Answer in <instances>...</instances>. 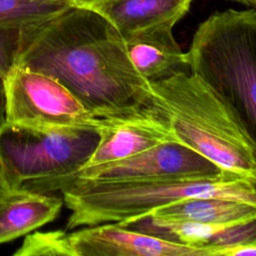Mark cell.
Segmentation results:
<instances>
[{
    "instance_id": "cell-1",
    "label": "cell",
    "mask_w": 256,
    "mask_h": 256,
    "mask_svg": "<svg viewBox=\"0 0 256 256\" xmlns=\"http://www.w3.org/2000/svg\"><path fill=\"white\" fill-rule=\"evenodd\" d=\"M14 64L55 78L96 117L126 114L150 102L149 81L131 63L124 38L88 7L71 6L20 29Z\"/></svg>"
},
{
    "instance_id": "cell-2",
    "label": "cell",
    "mask_w": 256,
    "mask_h": 256,
    "mask_svg": "<svg viewBox=\"0 0 256 256\" xmlns=\"http://www.w3.org/2000/svg\"><path fill=\"white\" fill-rule=\"evenodd\" d=\"M150 102L178 142L223 170L256 177V144L231 108L200 77L179 71L149 82Z\"/></svg>"
},
{
    "instance_id": "cell-3",
    "label": "cell",
    "mask_w": 256,
    "mask_h": 256,
    "mask_svg": "<svg viewBox=\"0 0 256 256\" xmlns=\"http://www.w3.org/2000/svg\"><path fill=\"white\" fill-rule=\"evenodd\" d=\"M59 191L71 211L66 231L135 220L161 206L195 197L228 198L256 205V177L228 170L210 177L148 182H97L73 177Z\"/></svg>"
},
{
    "instance_id": "cell-4",
    "label": "cell",
    "mask_w": 256,
    "mask_h": 256,
    "mask_svg": "<svg viewBox=\"0 0 256 256\" xmlns=\"http://www.w3.org/2000/svg\"><path fill=\"white\" fill-rule=\"evenodd\" d=\"M186 64L225 101L256 144V10L227 9L208 17L194 33Z\"/></svg>"
},
{
    "instance_id": "cell-5",
    "label": "cell",
    "mask_w": 256,
    "mask_h": 256,
    "mask_svg": "<svg viewBox=\"0 0 256 256\" xmlns=\"http://www.w3.org/2000/svg\"><path fill=\"white\" fill-rule=\"evenodd\" d=\"M100 141L97 126L0 124V186L54 192L75 175Z\"/></svg>"
},
{
    "instance_id": "cell-6",
    "label": "cell",
    "mask_w": 256,
    "mask_h": 256,
    "mask_svg": "<svg viewBox=\"0 0 256 256\" xmlns=\"http://www.w3.org/2000/svg\"><path fill=\"white\" fill-rule=\"evenodd\" d=\"M5 121L46 126H97L90 112L55 78L13 64L3 79Z\"/></svg>"
},
{
    "instance_id": "cell-7",
    "label": "cell",
    "mask_w": 256,
    "mask_h": 256,
    "mask_svg": "<svg viewBox=\"0 0 256 256\" xmlns=\"http://www.w3.org/2000/svg\"><path fill=\"white\" fill-rule=\"evenodd\" d=\"M222 171L223 169L190 147L170 141L124 159L84 166L70 178L97 182H148L210 177L219 175Z\"/></svg>"
},
{
    "instance_id": "cell-8",
    "label": "cell",
    "mask_w": 256,
    "mask_h": 256,
    "mask_svg": "<svg viewBox=\"0 0 256 256\" xmlns=\"http://www.w3.org/2000/svg\"><path fill=\"white\" fill-rule=\"evenodd\" d=\"M65 256H216L212 249L171 242L118 222L64 234Z\"/></svg>"
},
{
    "instance_id": "cell-9",
    "label": "cell",
    "mask_w": 256,
    "mask_h": 256,
    "mask_svg": "<svg viewBox=\"0 0 256 256\" xmlns=\"http://www.w3.org/2000/svg\"><path fill=\"white\" fill-rule=\"evenodd\" d=\"M98 118L100 141L85 166L124 159L165 142H178L166 119L150 104L126 114Z\"/></svg>"
},
{
    "instance_id": "cell-10",
    "label": "cell",
    "mask_w": 256,
    "mask_h": 256,
    "mask_svg": "<svg viewBox=\"0 0 256 256\" xmlns=\"http://www.w3.org/2000/svg\"><path fill=\"white\" fill-rule=\"evenodd\" d=\"M118 223L171 242L212 249L216 256H221L226 248L256 240V217L226 224H205L165 220L147 215Z\"/></svg>"
},
{
    "instance_id": "cell-11",
    "label": "cell",
    "mask_w": 256,
    "mask_h": 256,
    "mask_svg": "<svg viewBox=\"0 0 256 256\" xmlns=\"http://www.w3.org/2000/svg\"><path fill=\"white\" fill-rule=\"evenodd\" d=\"M174 25L165 23L125 40L131 63L149 82L164 79L179 71H188L186 53L173 36Z\"/></svg>"
},
{
    "instance_id": "cell-12",
    "label": "cell",
    "mask_w": 256,
    "mask_h": 256,
    "mask_svg": "<svg viewBox=\"0 0 256 256\" xmlns=\"http://www.w3.org/2000/svg\"><path fill=\"white\" fill-rule=\"evenodd\" d=\"M62 205L55 195L0 186V244L53 221Z\"/></svg>"
},
{
    "instance_id": "cell-13",
    "label": "cell",
    "mask_w": 256,
    "mask_h": 256,
    "mask_svg": "<svg viewBox=\"0 0 256 256\" xmlns=\"http://www.w3.org/2000/svg\"><path fill=\"white\" fill-rule=\"evenodd\" d=\"M192 0H109L91 9L108 19L124 40L165 24H176L190 8Z\"/></svg>"
},
{
    "instance_id": "cell-14",
    "label": "cell",
    "mask_w": 256,
    "mask_h": 256,
    "mask_svg": "<svg viewBox=\"0 0 256 256\" xmlns=\"http://www.w3.org/2000/svg\"><path fill=\"white\" fill-rule=\"evenodd\" d=\"M149 215L165 220L226 224L255 218L256 205L228 198L195 197L161 206Z\"/></svg>"
},
{
    "instance_id": "cell-15",
    "label": "cell",
    "mask_w": 256,
    "mask_h": 256,
    "mask_svg": "<svg viewBox=\"0 0 256 256\" xmlns=\"http://www.w3.org/2000/svg\"><path fill=\"white\" fill-rule=\"evenodd\" d=\"M74 6L70 0H0V27L22 29Z\"/></svg>"
},
{
    "instance_id": "cell-16",
    "label": "cell",
    "mask_w": 256,
    "mask_h": 256,
    "mask_svg": "<svg viewBox=\"0 0 256 256\" xmlns=\"http://www.w3.org/2000/svg\"><path fill=\"white\" fill-rule=\"evenodd\" d=\"M19 29L0 27V78L4 79L14 64L19 39Z\"/></svg>"
},
{
    "instance_id": "cell-17",
    "label": "cell",
    "mask_w": 256,
    "mask_h": 256,
    "mask_svg": "<svg viewBox=\"0 0 256 256\" xmlns=\"http://www.w3.org/2000/svg\"><path fill=\"white\" fill-rule=\"evenodd\" d=\"M256 240L236 246L226 248L222 251L221 256H255Z\"/></svg>"
},
{
    "instance_id": "cell-18",
    "label": "cell",
    "mask_w": 256,
    "mask_h": 256,
    "mask_svg": "<svg viewBox=\"0 0 256 256\" xmlns=\"http://www.w3.org/2000/svg\"><path fill=\"white\" fill-rule=\"evenodd\" d=\"M5 122V91L3 79L0 78V124Z\"/></svg>"
},
{
    "instance_id": "cell-19",
    "label": "cell",
    "mask_w": 256,
    "mask_h": 256,
    "mask_svg": "<svg viewBox=\"0 0 256 256\" xmlns=\"http://www.w3.org/2000/svg\"><path fill=\"white\" fill-rule=\"evenodd\" d=\"M74 6H81V7H88L92 8L100 3L109 1V0H70Z\"/></svg>"
},
{
    "instance_id": "cell-20",
    "label": "cell",
    "mask_w": 256,
    "mask_h": 256,
    "mask_svg": "<svg viewBox=\"0 0 256 256\" xmlns=\"http://www.w3.org/2000/svg\"><path fill=\"white\" fill-rule=\"evenodd\" d=\"M232 1H235V2L241 3L243 5L252 7L254 10H256V0H232Z\"/></svg>"
},
{
    "instance_id": "cell-21",
    "label": "cell",
    "mask_w": 256,
    "mask_h": 256,
    "mask_svg": "<svg viewBox=\"0 0 256 256\" xmlns=\"http://www.w3.org/2000/svg\"><path fill=\"white\" fill-rule=\"evenodd\" d=\"M231 1H232V0H231Z\"/></svg>"
}]
</instances>
